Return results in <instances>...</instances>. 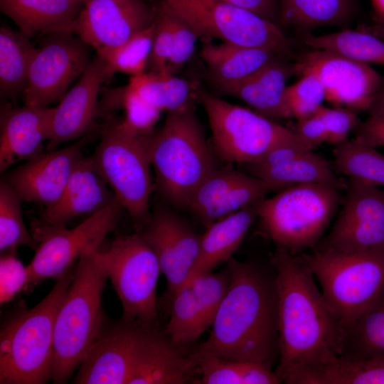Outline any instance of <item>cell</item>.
<instances>
[{
    "label": "cell",
    "mask_w": 384,
    "mask_h": 384,
    "mask_svg": "<svg viewBox=\"0 0 384 384\" xmlns=\"http://www.w3.org/2000/svg\"><path fill=\"white\" fill-rule=\"evenodd\" d=\"M270 262L277 293L279 361L282 383L305 384L340 356L343 327L311 272L287 249L276 246Z\"/></svg>",
    "instance_id": "obj_1"
},
{
    "label": "cell",
    "mask_w": 384,
    "mask_h": 384,
    "mask_svg": "<svg viewBox=\"0 0 384 384\" xmlns=\"http://www.w3.org/2000/svg\"><path fill=\"white\" fill-rule=\"evenodd\" d=\"M230 279L210 335L196 350L272 369L279 361L275 274L254 262L231 257Z\"/></svg>",
    "instance_id": "obj_2"
},
{
    "label": "cell",
    "mask_w": 384,
    "mask_h": 384,
    "mask_svg": "<svg viewBox=\"0 0 384 384\" xmlns=\"http://www.w3.org/2000/svg\"><path fill=\"white\" fill-rule=\"evenodd\" d=\"M100 250V249H99ZM84 253L58 311L51 380L66 383L94 345L105 321L102 294L107 279L98 250Z\"/></svg>",
    "instance_id": "obj_3"
},
{
    "label": "cell",
    "mask_w": 384,
    "mask_h": 384,
    "mask_svg": "<svg viewBox=\"0 0 384 384\" xmlns=\"http://www.w3.org/2000/svg\"><path fill=\"white\" fill-rule=\"evenodd\" d=\"M156 186L176 206L187 208L201 182L215 168L194 102L168 113L150 146Z\"/></svg>",
    "instance_id": "obj_4"
},
{
    "label": "cell",
    "mask_w": 384,
    "mask_h": 384,
    "mask_svg": "<svg viewBox=\"0 0 384 384\" xmlns=\"http://www.w3.org/2000/svg\"><path fill=\"white\" fill-rule=\"evenodd\" d=\"M75 267L58 278L38 304L18 313L1 328V384H43L51 379L55 318Z\"/></svg>",
    "instance_id": "obj_5"
},
{
    "label": "cell",
    "mask_w": 384,
    "mask_h": 384,
    "mask_svg": "<svg viewBox=\"0 0 384 384\" xmlns=\"http://www.w3.org/2000/svg\"><path fill=\"white\" fill-rule=\"evenodd\" d=\"M154 134H142L124 119L108 114L92 155L123 209L129 215L137 233L151 216L149 205L154 185L150 172V146Z\"/></svg>",
    "instance_id": "obj_6"
},
{
    "label": "cell",
    "mask_w": 384,
    "mask_h": 384,
    "mask_svg": "<svg viewBox=\"0 0 384 384\" xmlns=\"http://www.w3.org/2000/svg\"><path fill=\"white\" fill-rule=\"evenodd\" d=\"M297 257L318 279L328 306L343 329L366 311L384 289V252L316 248Z\"/></svg>",
    "instance_id": "obj_7"
},
{
    "label": "cell",
    "mask_w": 384,
    "mask_h": 384,
    "mask_svg": "<svg viewBox=\"0 0 384 384\" xmlns=\"http://www.w3.org/2000/svg\"><path fill=\"white\" fill-rule=\"evenodd\" d=\"M338 191L324 184H303L264 198L257 218L259 232L292 255L316 247L341 202Z\"/></svg>",
    "instance_id": "obj_8"
},
{
    "label": "cell",
    "mask_w": 384,
    "mask_h": 384,
    "mask_svg": "<svg viewBox=\"0 0 384 384\" xmlns=\"http://www.w3.org/2000/svg\"><path fill=\"white\" fill-rule=\"evenodd\" d=\"M99 257L122 304V319L159 329L156 288L161 267L154 252L137 232L117 236Z\"/></svg>",
    "instance_id": "obj_9"
},
{
    "label": "cell",
    "mask_w": 384,
    "mask_h": 384,
    "mask_svg": "<svg viewBox=\"0 0 384 384\" xmlns=\"http://www.w3.org/2000/svg\"><path fill=\"white\" fill-rule=\"evenodd\" d=\"M195 97L205 110L214 149L224 161L250 164L276 146L303 144L291 129L255 111L225 102L199 85Z\"/></svg>",
    "instance_id": "obj_10"
},
{
    "label": "cell",
    "mask_w": 384,
    "mask_h": 384,
    "mask_svg": "<svg viewBox=\"0 0 384 384\" xmlns=\"http://www.w3.org/2000/svg\"><path fill=\"white\" fill-rule=\"evenodd\" d=\"M186 20L200 38H217L292 55V43L279 25L221 0H159Z\"/></svg>",
    "instance_id": "obj_11"
},
{
    "label": "cell",
    "mask_w": 384,
    "mask_h": 384,
    "mask_svg": "<svg viewBox=\"0 0 384 384\" xmlns=\"http://www.w3.org/2000/svg\"><path fill=\"white\" fill-rule=\"evenodd\" d=\"M122 210L115 198L72 229L35 222L31 233L38 247L27 265L29 286L49 278L57 279L84 253L99 250L107 235L116 229Z\"/></svg>",
    "instance_id": "obj_12"
},
{
    "label": "cell",
    "mask_w": 384,
    "mask_h": 384,
    "mask_svg": "<svg viewBox=\"0 0 384 384\" xmlns=\"http://www.w3.org/2000/svg\"><path fill=\"white\" fill-rule=\"evenodd\" d=\"M36 49L31 61L24 105L48 106L60 101L90 60V46L73 33H58Z\"/></svg>",
    "instance_id": "obj_13"
},
{
    "label": "cell",
    "mask_w": 384,
    "mask_h": 384,
    "mask_svg": "<svg viewBox=\"0 0 384 384\" xmlns=\"http://www.w3.org/2000/svg\"><path fill=\"white\" fill-rule=\"evenodd\" d=\"M294 74H314L321 80L329 102L356 112L368 111L383 77L370 65L331 51L314 49L302 53Z\"/></svg>",
    "instance_id": "obj_14"
},
{
    "label": "cell",
    "mask_w": 384,
    "mask_h": 384,
    "mask_svg": "<svg viewBox=\"0 0 384 384\" xmlns=\"http://www.w3.org/2000/svg\"><path fill=\"white\" fill-rule=\"evenodd\" d=\"M341 210L317 248L384 252V189L349 179Z\"/></svg>",
    "instance_id": "obj_15"
},
{
    "label": "cell",
    "mask_w": 384,
    "mask_h": 384,
    "mask_svg": "<svg viewBox=\"0 0 384 384\" xmlns=\"http://www.w3.org/2000/svg\"><path fill=\"white\" fill-rule=\"evenodd\" d=\"M154 329L122 318L105 320L73 379L77 384H127Z\"/></svg>",
    "instance_id": "obj_16"
},
{
    "label": "cell",
    "mask_w": 384,
    "mask_h": 384,
    "mask_svg": "<svg viewBox=\"0 0 384 384\" xmlns=\"http://www.w3.org/2000/svg\"><path fill=\"white\" fill-rule=\"evenodd\" d=\"M138 233L154 252L166 277L164 303L169 306L194 265L201 235L183 218L164 207L151 213L149 220Z\"/></svg>",
    "instance_id": "obj_17"
},
{
    "label": "cell",
    "mask_w": 384,
    "mask_h": 384,
    "mask_svg": "<svg viewBox=\"0 0 384 384\" xmlns=\"http://www.w3.org/2000/svg\"><path fill=\"white\" fill-rule=\"evenodd\" d=\"M230 279L228 270L209 272L185 282L175 292L164 332L174 343L188 347L211 327Z\"/></svg>",
    "instance_id": "obj_18"
},
{
    "label": "cell",
    "mask_w": 384,
    "mask_h": 384,
    "mask_svg": "<svg viewBox=\"0 0 384 384\" xmlns=\"http://www.w3.org/2000/svg\"><path fill=\"white\" fill-rule=\"evenodd\" d=\"M155 21L144 0H85L73 33L96 50L117 47Z\"/></svg>",
    "instance_id": "obj_19"
},
{
    "label": "cell",
    "mask_w": 384,
    "mask_h": 384,
    "mask_svg": "<svg viewBox=\"0 0 384 384\" xmlns=\"http://www.w3.org/2000/svg\"><path fill=\"white\" fill-rule=\"evenodd\" d=\"M88 141V136H83L66 147L46 151L8 172L1 181L23 201L50 207L60 198Z\"/></svg>",
    "instance_id": "obj_20"
},
{
    "label": "cell",
    "mask_w": 384,
    "mask_h": 384,
    "mask_svg": "<svg viewBox=\"0 0 384 384\" xmlns=\"http://www.w3.org/2000/svg\"><path fill=\"white\" fill-rule=\"evenodd\" d=\"M268 193L265 183L253 175L215 167L196 189L187 209L207 228L264 198Z\"/></svg>",
    "instance_id": "obj_21"
},
{
    "label": "cell",
    "mask_w": 384,
    "mask_h": 384,
    "mask_svg": "<svg viewBox=\"0 0 384 384\" xmlns=\"http://www.w3.org/2000/svg\"><path fill=\"white\" fill-rule=\"evenodd\" d=\"M55 107H18L8 100L1 103L0 171L29 161L44 152L48 141Z\"/></svg>",
    "instance_id": "obj_22"
},
{
    "label": "cell",
    "mask_w": 384,
    "mask_h": 384,
    "mask_svg": "<svg viewBox=\"0 0 384 384\" xmlns=\"http://www.w3.org/2000/svg\"><path fill=\"white\" fill-rule=\"evenodd\" d=\"M105 81L106 64L96 55L80 80L55 107L46 151L55 150L66 142L84 136L97 115L98 97Z\"/></svg>",
    "instance_id": "obj_23"
},
{
    "label": "cell",
    "mask_w": 384,
    "mask_h": 384,
    "mask_svg": "<svg viewBox=\"0 0 384 384\" xmlns=\"http://www.w3.org/2000/svg\"><path fill=\"white\" fill-rule=\"evenodd\" d=\"M116 198L92 156H82L64 191L53 206L43 208L41 220L64 227L76 217L101 210Z\"/></svg>",
    "instance_id": "obj_24"
},
{
    "label": "cell",
    "mask_w": 384,
    "mask_h": 384,
    "mask_svg": "<svg viewBox=\"0 0 384 384\" xmlns=\"http://www.w3.org/2000/svg\"><path fill=\"white\" fill-rule=\"evenodd\" d=\"M197 375L193 351L174 343L159 329L151 334L127 384L193 383Z\"/></svg>",
    "instance_id": "obj_25"
},
{
    "label": "cell",
    "mask_w": 384,
    "mask_h": 384,
    "mask_svg": "<svg viewBox=\"0 0 384 384\" xmlns=\"http://www.w3.org/2000/svg\"><path fill=\"white\" fill-rule=\"evenodd\" d=\"M293 74V65L276 57L246 78L219 92L245 102L255 112L272 120L289 118L285 92L287 81Z\"/></svg>",
    "instance_id": "obj_26"
},
{
    "label": "cell",
    "mask_w": 384,
    "mask_h": 384,
    "mask_svg": "<svg viewBox=\"0 0 384 384\" xmlns=\"http://www.w3.org/2000/svg\"><path fill=\"white\" fill-rule=\"evenodd\" d=\"M262 199L206 228V232L201 235L198 253L185 282L211 272L218 265L227 262L233 257L257 218L259 205Z\"/></svg>",
    "instance_id": "obj_27"
},
{
    "label": "cell",
    "mask_w": 384,
    "mask_h": 384,
    "mask_svg": "<svg viewBox=\"0 0 384 384\" xmlns=\"http://www.w3.org/2000/svg\"><path fill=\"white\" fill-rule=\"evenodd\" d=\"M85 0H0V10L29 38L73 33Z\"/></svg>",
    "instance_id": "obj_28"
},
{
    "label": "cell",
    "mask_w": 384,
    "mask_h": 384,
    "mask_svg": "<svg viewBox=\"0 0 384 384\" xmlns=\"http://www.w3.org/2000/svg\"><path fill=\"white\" fill-rule=\"evenodd\" d=\"M200 55L207 65L208 79L218 90L240 82L279 57L265 48L229 42L206 43Z\"/></svg>",
    "instance_id": "obj_29"
},
{
    "label": "cell",
    "mask_w": 384,
    "mask_h": 384,
    "mask_svg": "<svg viewBox=\"0 0 384 384\" xmlns=\"http://www.w3.org/2000/svg\"><path fill=\"white\" fill-rule=\"evenodd\" d=\"M270 192H279L303 184H324L338 189L346 186L337 176L329 162L321 156L308 151L282 164L252 171Z\"/></svg>",
    "instance_id": "obj_30"
},
{
    "label": "cell",
    "mask_w": 384,
    "mask_h": 384,
    "mask_svg": "<svg viewBox=\"0 0 384 384\" xmlns=\"http://www.w3.org/2000/svg\"><path fill=\"white\" fill-rule=\"evenodd\" d=\"M21 31L0 28V95L15 102L24 96L30 65L36 51Z\"/></svg>",
    "instance_id": "obj_31"
},
{
    "label": "cell",
    "mask_w": 384,
    "mask_h": 384,
    "mask_svg": "<svg viewBox=\"0 0 384 384\" xmlns=\"http://www.w3.org/2000/svg\"><path fill=\"white\" fill-rule=\"evenodd\" d=\"M279 23L309 31L324 26L345 27L355 14L353 0H277Z\"/></svg>",
    "instance_id": "obj_32"
},
{
    "label": "cell",
    "mask_w": 384,
    "mask_h": 384,
    "mask_svg": "<svg viewBox=\"0 0 384 384\" xmlns=\"http://www.w3.org/2000/svg\"><path fill=\"white\" fill-rule=\"evenodd\" d=\"M128 85L144 101L161 112H173L196 100V82L166 71L145 72L132 76Z\"/></svg>",
    "instance_id": "obj_33"
},
{
    "label": "cell",
    "mask_w": 384,
    "mask_h": 384,
    "mask_svg": "<svg viewBox=\"0 0 384 384\" xmlns=\"http://www.w3.org/2000/svg\"><path fill=\"white\" fill-rule=\"evenodd\" d=\"M384 357V289L378 299L343 330L340 358Z\"/></svg>",
    "instance_id": "obj_34"
},
{
    "label": "cell",
    "mask_w": 384,
    "mask_h": 384,
    "mask_svg": "<svg viewBox=\"0 0 384 384\" xmlns=\"http://www.w3.org/2000/svg\"><path fill=\"white\" fill-rule=\"evenodd\" d=\"M197 359L198 384H279L274 370L256 363L224 359L193 350Z\"/></svg>",
    "instance_id": "obj_35"
},
{
    "label": "cell",
    "mask_w": 384,
    "mask_h": 384,
    "mask_svg": "<svg viewBox=\"0 0 384 384\" xmlns=\"http://www.w3.org/2000/svg\"><path fill=\"white\" fill-rule=\"evenodd\" d=\"M334 164L349 179L384 187V155L375 146L356 137L336 145Z\"/></svg>",
    "instance_id": "obj_36"
},
{
    "label": "cell",
    "mask_w": 384,
    "mask_h": 384,
    "mask_svg": "<svg viewBox=\"0 0 384 384\" xmlns=\"http://www.w3.org/2000/svg\"><path fill=\"white\" fill-rule=\"evenodd\" d=\"M303 42L314 49L331 51L369 65H384V42L364 32L343 29L321 36L305 33Z\"/></svg>",
    "instance_id": "obj_37"
},
{
    "label": "cell",
    "mask_w": 384,
    "mask_h": 384,
    "mask_svg": "<svg viewBox=\"0 0 384 384\" xmlns=\"http://www.w3.org/2000/svg\"><path fill=\"white\" fill-rule=\"evenodd\" d=\"M154 32V22L117 47L96 50L97 55L106 64L107 80L116 73L136 76L146 72L152 50Z\"/></svg>",
    "instance_id": "obj_38"
},
{
    "label": "cell",
    "mask_w": 384,
    "mask_h": 384,
    "mask_svg": "<svg viewBox=\"0 0 384 384\" xmlns=\"http://www.w3.org/2000/svg\"><path fill=\"white\" fill-rule=\"evenodd\" d=\"M306 384H384V357L338 358L310 376Z\"/></svg>",
    "instance_id": "obj_39"
},
{
    "label": "cell",
    "mask_w": 384,
    "mask_h": 384,
    "mask_svg": "<svg viewBox=\"0 0 384 384\" xmlns=\"http://www.w3.org/2000/svg\"><path fill=\"white\" fill-rule=\"evenodd\" d=\"M18 193L3 181L0 182V251L16 250L24 246L36 250L38 243L23 221Z\"/></svg>",
    "instance_id": "obj_40"
},
{
    "label": "cell",
    "mask_w": 384,
    "mask_h": 384,
    "mask_svg": "<svg viewBox=\"0 0 384 384\" xmlns=\"http://www.w3.org/2000/svg\"><path fill=\"white\" fill-rule=\"evenodd\" d=\"M325 98L324 86L314 74L301 76L297 82L286 88L285 102L289 117L297 119L314 114Z\"/></svg>",
    "instance_id": "obj_41"
},
{
    "label": "cell",
    "mask_w": 384,
    "mask_h": 384,
    "mask_svg": "<svg viewBox=\"0 0 384 384\" xmlns=\"http://www.w3.org/2000/svg\"><path fill=\"white\" fill-rule=\"evenodd\" d=\"M155 6V32L152 50L149 58L148 72L166 71L171 53L173 28L171 10L162 2Z\"/></svg>",
    "instance_id": "obj_42"
},
{
    "label": "cell",
    "mask_w": 384,
    "mask_h": 384,
    "mask_svg": "<svg viewBox=\"0 0 384 384\" xmlns=\"http://www.w3.org/2000/svg\"><path fill=\"white\" fill-rule=\"evenodd\" d=\"M171 12L173 43L166 72L176 75L192 57L196 43L200 36L186 20L173 11L171 10Z\"/></svg>",
    "instance_id": "obj_43"
},
{
    "label": "cell",
    "mask_w": 384,
    "mask_h": 384,
    "mask_svg": "<svg viewBox=\"0 0 384 384\" xmlns=\"http://www.w3.org/2000/svg\"><path fill=\"white\" fill-rule=\"evenodd\" d=\"M29 287L28 271L18 258L16 250L1 252L0 304L11 302L17 294Z\"/></svg>",
    "instance_id": "obj_44"
},
{
    "label": "cell",
    "mask_w": 384,
    "mask_h": 384,
    "mask_svg": "<svg viewBox=\"0 0 384 384\" xmlns=\"http://www.w3.org/2000/svg\"><path fill=\"white\" fill-rule=\"evenodd\" d=\"M322 120L328 136V143L339 144L347 140L351 130L360 122L357 112L351 110L321 105L314 113Z\"/></svg>",
    "instance_id": "obj_45"
},
{
    "label": "cell",
    "mask_w": 384,
    "mask_h": 384,
    "mask_svg": "<svg viewBox=\"0 0 384 384\" xmlns=\"http://www.w3.org/2000/svg\"><path fill=\"white\" fill-rule=\"evenodd\" d=\"M291 129L298 139L311 150L322 143L328 142L324 124L316 114L297 119Z\"/></svg>",
    "instance_id": "obj_46"
},
{
    "label": "cell",
    "mask_w": 384,
    "mask_h": 384,
    "mask_svg": "<svg viewBox=\"0 0 384 384\" xmlns=\"http://www.w3.org/2000/svg\"><path fill=\"white\" fill-rule=\"evenodd\" d=\"M311 151L302 144H283L269 150L258 161L250 164L251 171L275 166Z\"/></svg>",
    "instance_id": "obj_47"
},
{
    "label": "cell",
    "mask_w": 384,
    "mask_h": 384,
    "mask_svg": "<svg viewBox=\"0 0 384 384\" xmlns=\"http://www.w3.org/2000/svg\"><path fill=\"white\" fill-rule=\"evenodd\" d=\"M249 10L261 17L279 25L277 0H221Z\"/></svg>",
    "instance_id": "obj_48"
},
{
    "label": "cell",
    "mask_w": 384,
    "mask_h": 384,
    "mask_svg": "<svg viewBox=\"0 0 384 384\" xmlns=\"http://www.w3.org/2000/svg\"><path fill=\"white\" fill-rule=\"evenodd\" d=\"M356 137L376 147L384 146V120L369 117L355 128Z\"/></svg>",
    "instance_id": "obj_49"
},
{
    "label": "cell",
    "mask_w": 384,
    "mask_h": 384,
    "mask_svg": "<svg viewBox=\"0 0 384 384\" xmlns=\"http://www.w3.org/2000/svg\"><path fill=\"white\" fill-rule=\"evenodd\" d=\"M369 117L384 120V78L368 110Z\"/></svg>",
    "instance_id": "obj_50"
},
{
    "label": "cell",
    "mask_w": 384,
    "mask_h": 384,
    "mask_svg": "<svg viewBox=\"0 0 384 384\" xmlns=\"http://www.w3.org/2000/svg\"><path fill=\"white\" fill-rule=\"evenodd\" d=\"M376 17L384 22V0H370Z\"/></svg>",
    "instance_id": "obj_51"
}]
</instances>
